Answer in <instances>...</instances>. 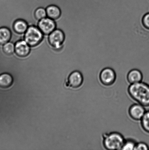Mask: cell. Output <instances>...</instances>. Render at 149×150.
Listing matches in <instances>:
<instances>
[{
    "mask_svg": "<svg viewBox=\"0 0 149 150\" xmlns=\"http://www.w3.org/2000/svg\"><path fill=\"white\" fill-rule=\"evenodd\" d=\"M128 95L136 102L143 106L149 107V85L145 82L130 84L127 89Z\"/></svg>",
    "mask_w": 149,
    "mask_h": 150,
    "instance_id": "obj_1",
    "label": "cell"
},
{
    "mask_svg": "<svg viewBox=\"0 0 149 150\" xmlns=\"http://www.w3.org/2000/svg\"><path fill=\"white\" fill-rule=\"evenodd\" d=\"M102 138L104 148L108 150H121L125 139L122 134L116 132L104 133Z\"/></svg>",
    "mask_w": 149,
    "mask_h": 150,
    "instance_id": "obj_2",
    "label": "cell"
},
{
    "mask_svg": "<svg viewBox=\"0 0 149 150\" xmlns=\"http://www.w3.org/2000/svg\"><path fill=\"white\" fill-rule=\"evenodd\" d=\"M44 35L38 26H30L24 33V40L30 47L36 46L41 42Z\"/></svg>",
    "mask_w": 149,
    "mask_h": 150,
    "instance_id": "obj_3",
    "label": "cell"
},
{
    "mask_svg": "<svg viewBox=\"0 0 149 150\" xmlns=\"http://www.w3.org/2000/svg\"><path fill=\"white\" fill-rule=\"evenodd\" d=\"M99 78L100 83L104 86H112L116 81L117 73L113 69L106 67L99 73Z\"/></svg>",
    "mask_w": 149,
    "mask_h": 150,
    "instance_id": "obj_4",
    "label": "cell"
},
{
    "mask_svg": "<svg viewBox=\"0 0 149 150\" xmlns=\"http://www.w3.org/2000/svg\"><path fill=\"white\" fill-rule=\"evenodd\" d=\"M48 40L54 48L59 50L62 47L65 40V35L61 29H56L49 35Z\"/></svg>",
    "mask_w": 149,
    "mask_h": 150,
    "instance_id": "obj_5",
    "label": "cell"
},
{
    "mask_svg": "<svg viewBox=\"0 0 149 150\" xmlns=\"http://www.w3.org/2000/svg\"><path fill=\"white\" fill-rule=\"evenodd\" d=\"M84 82L83 73L78 70H75L70 73L66 82V86L77 89L82 85Z\"/></svg>",
    "mask_w": 149,
    "mask_h": 150,
    "instance_id": "obj_6",
    "label": "cell"
},
{
    "mask_svg": "<svg viewBox=\"0 0 149 150\" xmlns=\"http://www.w3.org/2000/svg\"><path fill=\"white\" fill-rule=\"evenodd\" d=\"M38 27L44 35H49L56 29L55 21L47 17L39 21Z\"/></svg>",
    "mask_w": 149,
    "mask_h": 150,
    "instance_id": "obj_7",
    "label": "cell"
},
{
    "mask_svg": "<svg viewBox=\"0 0 149 150\" xmlns=\"http://www.w3.org/2000/svg\"><path fill=\"white\" fill-rule=\"evenodd\" d=\"M145 107L137 103L132 104L128 109L129 117L135 121H140L146 111Z\"/></svg>",
    "mask_w": 149,
    "mask_h": 150,
    "instance_id": "obj_8",
    "label": "cell"
},
{
    "mask_svg": "<svg viewBox=\"0 0 149 150\" xmlns=\"http://www.w3.org/2000/svg\"><path fill=\"white\" fill-rule=\"evenodd\" d=\"M31 47L24 40L17 41L15 44V52L20 57H25L30 52Z\"/></svg>",
    "mask_w": 149,
    "mask_h": 150,
    "instance_id": "obj_9",
    "label": "cell"
},
{
    "mask_svg": "<svg viewBox=\"0 0 149 150\" xmlns=\"http://www.w3.org/2000/svg\"><path fill=\"white\" fill-rule=\"evenodd\" d=\"M126 78L128 83L132 84L142 82L143 75L142 71L138 69H133L127 73Z\"/></svg>",
    "mask_w": 149,
    "mask_h": 150,
    "instance_id": "obj_10",
    "label": "cell"
},
{
    "mask_svg": "<svg viewBox=\"0 0 149 150\" xmlns=\"http://www.w3.org/2000/svg\"><path fill=\"white\" fill-rule=\"evenodd\" d=\"M13 78L12 76L8 73H3L0 74V87L6 89L13 84Z\"/></svg>",
    "mask_w": 149,
    "mask_h": 150,
    "instance_id": "obj_11",
    "label": "cell"
},
{
    "mask_svg": "<svg viewBox=\"0 0 149 150\" xmlns=\"http://www.w3.org/2000/svg\"><path fill=\"white\" fill-rule=\"evenodd\" d=\"M29 25L25 21L19 19L14 22L13 29L15 32L18 34L24 33L29 27Z\"/></svg>",
    "mask_w": 149,
    "mask_h": 150,
    "instance_id": "obj_12",
    "label": "cell"
},
{
    "mask_svg": "<svg viewBox=\"0 0 149 150\" xmlns=\"http://www.w3.org/2000/svg\"><path fill=\"white\" fill-rule=\"evenodd\" d=\"M46 9L47 17L52 20H56L59 18L61 16V10L57 6L50 5L47 7Z\"/></svg>",
    "mask_w": 149,
    "mask_h": 150,
    "instance_id": "obj_13",
    "label": "cell"
},
{
    "mask_svg": "<svg viewBox=\"0 0 149 150\" xmlns=\"http://www.w3.org/2000/svg\"><path fill=\"white\" fill-rule=\"evenodd\" d=\"M11 30L6 27L0 28V45H3L10 42L11 38Z\"/></svg>",
    "mask_w": 149,
    "mask_h": 150,
    "instance_id": "obj_14",
    "label": "cell"
},
{
    "mask_svg": "<svg viewBox=\"0 0 149 150\" xmlns=\"http://www.w3.org/2000/svg\"><path fill=\"white\" fill-rule=\"evenodd\" d=\"M141 128L146 133L149 134V110L146 111L140 120Z\"/></svg>",
    "mask_w": 149,
    "mask_h": 150,
    "instance_id": "obj_15",
    "label": "cell"
},
{
    "mask_svg": "<svg viewBox=\"0 0 149 150\" xmlns=\"http://www.w3.org/2000/svg\"><path fill=\"white\" fill-rule=\"evenodd\" d=\"M136 143L137 142H136L134 139H125L121 150H134Z\"/></svg>",
    "mask_w": 149,
    "mask_h": 150,
    "instance_id": "obj_16",
    "label": "cell"
},
{
    "mask_svg": "<svg viewBox=\"0 0 149 150\" xmlns=\"http://www.w3.org/2000/svg\"><path fill=\"white\" fill-rule=\"evenodd\" d=\"M34 15L38 21L47 17L46 9L42 7L37 8L35 11Z\"/></svg>",
    "mask_w": 149,
    "mask_h": 150,
    "instance_id": "obj_17",
    "label": "cell"
},
{
    "mask_svg": "<svg viewBox=\"0 0 149 150\" xmlns=\"http://www.w3.org/2000/svg\"><path fill=\"white\" fill-rule=\"evenodd\" d=\"M3 49L5 54L11 55L15 52V44L9 42L3 45Z\"/></svg>",
    "mask_w": 149,
    "mask_h": 150,
    "instance_id": "obj_18",
    "label": "cell"
},
{
    "mask_svg": "<svg viewBox=\"0 0 149 150\" xmlns=\"http://www.w3.org/2000/svg\"><path fill=\"white\" fill-rule=\"evenodd\" d=\"M149 147L145 142H137L134 150H148Z\"/></svg>",
    "mask_w": 149,
    "mask_h": 150,
    "instance_id": "obj_19",
    "label": "cell"
},
{
    "mask_svg": "<svg viewBox=\"0 0 149 150\" xmlns=\"http://www.w3.org/2000/svg\"><path fill=\"white\" fill-rule=\"evenodd\" d=\"M143 23L144 27L149 30V13L144 16L143 18Z\"/></svg>",
    "mask_w": 149,
    "mask_h": 150,
    "instance_id": "obj_20",
    "label": "cell"
}]
</instances>
